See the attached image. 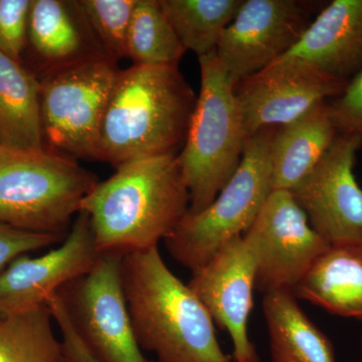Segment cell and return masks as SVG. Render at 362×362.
I'll list each match as a JSON object with an SVG mask.
<instances>
[{
	"instance_id": "6da1fadb",
	"label": "cell",
	"mask_w": 362,
	"mask_h": 362,
	"mask_svg": "<svg viewBox=\"0 0 362 362\" xmlns=\"http://www.w3.org/2000/svg\"><path fill=\"white\" fill-rule=\"evenodd\" d=\"M178 154L125 162L81 204L98 251L125 257L158 247L189 209Z\"/></svg>"
},
{
	"instance_id": "7a4b0ae2",
	"label": "cell",
	"mask_w": 362,
	"mask_h": 362,
	"mask_svg": "<svg viewBox=\"0 0 362 362\" xmlns=\"http://www.w3.org/2000/svg\"><path fill=\"white\" fill-rule=\"evenodd\" d=\"M197 96L178 66L119 69L105 110L96 160L125 162L178 154Z\"/></svg>"
},
{
	"instance_id": "3957f363",
	"label": "cell",
	"mask_w": 362,
	"mask_h": 362,
	"mask_svg": "<svg viewBox=\"0 0 362 362\" xmlns=\"http://www.w3.org/2000/svg\"><path fill=\"white\" fill-rule=\"evenodd\" d=\"M121 273L136 339L156 362H233L211 314L166 266L158 247L123 257Z\"/></svg>"
},
{
	"instance_id": "277c9868",
	"label": "cell",
	"mask_w": 362,
	"mask_h": 362,
	"mask_svg": "<svg viewBox=\"0 0 362 362\" xmlns=\"http://www.w3.org/2000/svg\"><path fill=\"white\" fill-rule=\"evenodd\" d=\"M201 90L178 153L189 192L188 213L214 201L239 168L247 142L235 85L216 52L199 57Z\"/></svg>"
},
{
	"instance_id": "5b68a950",
	"label": "cell",
	"mask_w": 362,
	"mask_h": 362,
	"mask_svg": "<svg viewBox=\"0 0 362 362\" xmlns=\"http://www.w3.org/2000/svg\"><path fill=\"white\" fill-rule=\"evenodd\" d=\"M99 183L76 159L47 148L0 145V223L28 232L68 235L83 199Z\"/></svg>"
},
{
	"instance_id": "8992f818",
	"label": "cell",
	"mask_w": 362,
	"mask_h": 362,
	"mask_svg": "<svg viewBox=\"0 0 362 362\" xmlns=\"http://www.w3.org/2000/svg\"><path fill=\"white\" fill-rule=\"evenodd\" d=\"M276 129L252 136L239 168L214 201L199 213L185 214L164 240L181 266L194 272L206 265L226 244L243 237L258 218L273 190L271 143Z\"/></svg>"
},
{
	"instance_id": "52a82bcc",
	"label": "cell",
	"mask_w": 362,
	"mask_h": 362,
	"mask_svg": "<svg viewBox=\"0 0 362 362\" xmlns=\"http://www.w3.org/2000/svg\"><path fill=\"white\" fill-rule=\"evenodd\" d=\"M119 69L105 54L45 71L40 81L45 148L95 159L100 129Z\"/></svg>"
},
{
	"instance_id": "ba28073f",
	"label": "cell",
	"mask_w": 362,
	"mask_h": 362,
	"mask_svg": "<svg viewBox=\"0 0 362 362\" xmlns=\"http://www.w3.org/2000/svg\"><path fill=\"white\" fill-rule=\"evenodd\" d=\"M122 257L101 255L58 295L74 330L99 362H156L143 354L124 292Z\"/></svg>"
},
{
	"instance_id": "9c48e42d",
	"label": "cell",
	"mask_w": 362,
	"mask_h": 362,
	"mask_svg": "<svg viewBox=\"0 0 362 362\" xmlns=\"http://www.w3.org/2000/svg\"><path fill=\"white\" fill-rule=\"evenodd\" d=\"M307 0H244L216 47L233 84L286 56L321 11Z\"/></svg>"
},
{
	"instance_id": "30bf717a",
	"label": "cell",
	"mask_w": 362,
	"mask_h": 362,
	"mask_svg": "<svg viewBox=\"0 0 362 362\" xmlns=\"http://www.w3.org/2000/svg\"><path fill=\"white\" fill-rule=\"evenodd\" d=\"M244 237L256 252V288L264 295L294 294L307 272L330 247L311 228L289 190H272Z\"/></svg>"
},
{
	"instance_id": "8fae6325",
	"label": "cell",
	"mask_w": 362,
	"mask_h": 362,
	"mask_svg": "<svg viewBox=\"0 0 362 362\" xmlns=\"http://www.w3.org/2000/svg\"><path fill=\"white\" fill-rule=\"evenodd\" d=\"M349 82L331 77L307 59L283 57L235 86L247 139L280 128L342 94Z\"/></svg>"
},
{
	"instance_id": "7c38bea8",
	"label": "cell",
	"mask_w": 362,
	"mask_h": 362,
	"mask_svg": "<svg viewBox=\"0 0 362 362\" xmlns=\"http://www.w3.org/2000/svg\"><path fill=\"white\" fill-rule=\"evenodd\" d=\"M361 136L339 133L306 177L290 190L311 228L330 246L362 243V188L354 175Z\"/></svg>"
},
{
	"instance_id": "4fadbf2b",
	"label": "cell",
	"mask_w": 362,
	"mask_h": 362,
	"mask_svg": "<svg viewBox=\"0 0 362 362\" xmlns=\"http://www.w3.org/2000/svg\"><path fill=\"white\" fill-rule=\"evenodd\" d=\"M257 257L246 238L226 244L209 263L192 272L187 285L233 342V362H261L247 322L256 288Z\"/></svg>"
},
{
	"instance_id": "5bb4252c",
	"label": "cell",
	"mask_w": 362,
	"mask_h": 362,
	"mask_svg": "<svg viewBox=\"0 0 362 362\" xmlns=\"http://www.w3.org/2000/svg\"><path fill=\"white\" fill-rule=\"evenodd\" d=\"M23 255L0 273V316L47 305L64 286L85 275L101 257L89 216L78 213L59 246L39 257Z\"/></svg>"
},
{
	"instance_id": "9a60e30c",
	"label": "cell",
	"mask_w": 362,
	"mask_h": 362,
	"mask_svg": "<svg viewBox=\"0 0 362 362\" xmlns=\"http://www.w3.org/2000/svg\"><path fill=\"white\" fill-rule=\"evenodd\" d=\"M284 57L307 59L331 77L349 82L362 70V0H333L324 6Z\"/></svg>"
},
{
	"instance_id": "2e32d148",
	"label": "cell",
	"mask_w": 362,
	"mask_h": 362,
	"mask_svg": "<svg viewBox=\"0 0 362 362\" xmlns=\"http://www.w3.org/2000/svg\"><path fill=\"white\" fill-rule=\"evenodd\" d=\"M28 42L42 59L45 71L105 54L78 0H33Z\"/></svg>"
},
{
	"instance_id": "e0dca14e",
	"label": "cell",
	"mask_w": 362,
	"mask_h": 362,
	"mask_svg": "<svg viewBox=\"0 0 362 362\" xmlns=\"http://www.w3.org/2000/svg\"><path fill=\"white\" fill-rule=\"evenodd\" d=\"M339 135L328 102L277 128L271 143L272 188L291 190L313 170Z\"/></svg>"
},
{
	"instance_id": "ac0fdd59",
	"label": "cell",
	"mask_w": 362,
	"mask_h": 362,
	"mask_svg": "<svg viewBox=\"0 0 362 362\" xmlns=\"http://www.w3.org/2000/svg\"><path fill=\"white\" fill-rule=\"evenodd\" d=\"M294 295L335 315L362 319V243L328 247Z\"/></svg>"
},
{
	"instance_id": "d6986e66",
	"label": "cell",
	"mask_w": 362,
	"mask_h": 362,
	"mask_svg": "<svg viewBox=\"0 0 362 362\" xmlns=\"http://www.w3.org/2000/svg\"><path fill=\"white\" fill-rule=\"evenodd\" d=\"M0 145L21 150L44 149L40 80L0 52Z\"/></svg>"
},
{
	"instance_id": "ffe728a7",
	"label": "cell",
	"mask_w": 362,
	"mask_h": 362,
	"mask_svg": "<svg viewBox=\"0 0 362 362\" xmlns=\"http://www.w3.org/2000/svg\"><path fill=\"white\" fill-rule=\"evenodd\" d=\"M272 361L335 362L332 345L304 313L292 293L264 295Z\"/></svg>"
},
{
	"instance_id": "44dd1931",
	"label": "cell",
	"mask_w": 362,
	"mask_h": 362,
	"mask_svg": "<svg viewBox=\"0 0 362 362\" xmlns=\"http://www.w3.org/2000/svg\"><path fill=\"white\" fill-rule=\"evenodd\" d=\"M244 0H159L185 51L197 58L216 51Z\"/></svg>"
},
{
	"instance_id": "7402d4cb",
	"label": "cell",
	"mask_w": 362,
	"mask_h": 362,
	"mask_svg": "<svg viewBox=\"0 0 362 362\" xmlns=\"http://www.w3.org/2000/svg\"><path fill=\"white\" fill-rule=\"evenodd\" d=\"M47 305L0 316V362H70Z\"/></svg>"
},
{
	"instance_id": "603a6c76",
	"label": "cell",
	"mask_w": 362,
	"mask_h": 362,
	"mask_svg": "<svg viewBox=\"0 0 362 362\" xmlns=\"http://www.w3.org/2000/svg\"><path fill=\"white\" fill-rule=\"evenodd\" d=\"M185 52L159 0H137L128 33L127 58L134 65L178 66Z\"/></svg>"
},
{
	"instance_id": "cb8c5ba5",
	"label": "cell",
	"mask_w": 362,
	"mask_h": 362,
	"mask_svg": "<svg viewBox=\"0 0 362 362\" xmlns=\"http://www.w3.org/2000/svg\"><path fill=\"white\" fill-rule=\"evenodd\" d=\"M90 30L112 61L127 58L128 33L137 0H78Z\"/></svg>"
},
{
	"instance_id": "d4e9b609",
	"label": "cell",
	"mask_w": 362,
	"mask_h": 362,
	"mask_svg": "<svg viewBox=\"0 0 362 362\" xmlns=\"http://www.w3.org/2000/svg\"><path fill=\"white\" fill-rule=\"evenodd\" d=\"M33 0H0V52L21 62Z\"/></svg>"
},
{
	"instance_id": "484cf974",
	"label": "cell",
	"mask_w": 362,
	"mask_h": 362,
	"mask_svg": "<svg viewBox=\"0 0 362 362\" xmlns=\"http://www.w3.org/2000/svg\"><path fill=\"white\" fill-rule=\"evenodd\" d=\"M66 237V235L28 232L0 223V273L14 259L45 247L61 244Z\"/></svg>"
},
{
	"instance_id": "4316f807",
	"label": "cell",
	"mask_w": 362,
	"mask_h": 362,
	"mask_svg": "<svg viewBox=\"0 0 362 362\" xmlns=\"http://www.w3.org/2000/svg\"><path fill=\"white\" fill-rule=\"evenodd\" d=\"M339 133L362 138V70L349 81L340 96L328 101Z\"/></svg>"
},
{
	"instance_id": "83f0119b",
	"label": "cell",
	"mask_w": 362,
	"mask_h": 362,
	"mask_svg": "<svg viewBox=\"0 0 362 362\" xmlns=\"http://www.w3.org/2000/svg\"><path fill=\"white\" fill-rule=\"evenodd\" d=\"M54 320L58 323L59 330L63 335V344L66 354L70 362H99L92 356L89 349L78 337L76 331L66 315L65 308L59 300H54L49 306Z\"/></svg>"
}]
</instances>
